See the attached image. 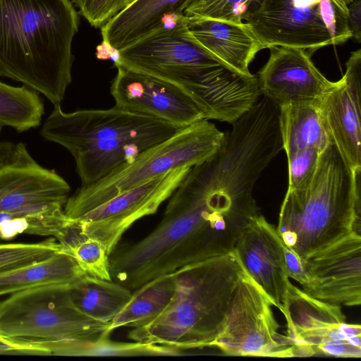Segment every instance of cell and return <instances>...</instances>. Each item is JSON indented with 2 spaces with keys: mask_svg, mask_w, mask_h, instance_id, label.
<instances>
[{
  "mask_svg": "<svg viewBox=\"0 0 361 361\" xmlns=\"http://www.w3.org/2000/svg\"><path fill=\"white\" fill-rule=\"evenodd\" d=\"M170 197L154 230L109 255L111 280L131 291L185 265L233 252L260 214L253 197L219 183L203 163L190 169Z\"/></svg>",
  "mask_w": 361,
  "mask_h": 361,
  "instance_id": "1",
  "label": "cell"
},
{
  "mask_svg": "<svg viewBox=\"0 0 361 361\" xmlns=\"http://www.w3.org/2000/svg\"><path fill=\"white\" fill-rule=\"evenodd\" d=\"M116 53L114 66L173 85L191 98L204 119L233 123L260 96L257 76L237 73L203 47L185 16Z\"/></svg>",
  "mask_w": 361,
  "mask_h": 361,
  "instance_id": "2",
  "label": "cell"
},
{
  "mask_svg": "<svg viewBox=\"0 0 361 361\" xmlns=\"http://www.w3.org/2000/svg\"><path fill=\"white\" fill-rule=\"evenodd\" d=\"M70 0H0V76L61 104L79 17Z\"/></svg>",
  "mask_w": 361,
  "mask_h": 361,
  "instance_id": "3",
  "label": "cell"
},
{
  "mask_svg": "<svg viewBox=\"0 0 361 361\" xmlns=\"http://www.w3.org/2000/svg\"><path fill=\"white\" fill-rule=\"evenodd\" d=\"M245 272L235 250L177 269L172 273L175 289L169 305L128 337L179 350L211 347Z\"/></svg>",
  "mask_w": 361,
  "mask_h": 361,
  "instance_id": "4",
  "label": "cell"
},
{
  "mask_svg": "<svg viewBox=\"0 0 361 361\" xmlns=\"http://www.w3.org/2000/svg\"><path fill=\"white\" fill-rule=\"evenodd\" d=\"M360 178L329 142L310 183L286 192L276 230L304 264L352 231L360 233Z\"/></svg>",
  "mask_w": 361,
  "mask_h": 361,
  "instance_id": "5",
  "label": "cell"
},
{
  "mask_svg": "<svg viewBox=\"0 0 361 361\" xmlns=\"http://www.w3.org/2000/svg\"><path fill=\"white\" fill-rule=\"evenodd\" d=\"M225 133L202 119L142 152L97 182L81 186L68 197L64 213L73 220L114 196L177 168L192 167L212 157L221 148Z\"/></svg>",
  "mask_w": 361,
  "mask_h": 361,
  "instance_id": "6",
  "label": "cell"
},
{
  "mask_svg": "<svg viewBox=\"0 0 361 361\" xmlns=\"http://www.w3.org/2000/svg\"><path fill=\"white\" fill-rule=\"evenodd\" d=\"M69 286L32 287L1 300L0 335L22 341L82 344L109 336L110 323L95 321L75 308Z\"/></svg>",
  "mask_w": 361,
  "mask_h": 361,
  "instance_id": "7",
  "label": "cell"
},
{
  "mask_svg": "<svg viewBox=\"0 0 361 361\" xmlns=\"http://www.w3.org/2000/svg\"><path fill=\"white\" fill-rule=\"evenodd\" d=\"M243 23L264 49L290 47L310 54L352 38L347 14L332 0H260Z\"/></svg>",
  "mask_w": 361,
  "mask_h": 361,
  "instance_id": "8",
  "label": "cell"
},
{
  "mask_svg": "<svg viewBox=\"0 0 361 361\" xmlns=\"http://www.w3.org/2000/svg\"><path fill=\"white\" fill-rule=\"evenodd\" d=\"M273 303L245 272L235 290L219 334L212 343L227 355L294 357L286 335L279 331Z\"/></svg>",
  "mask_w": 361,
  "mask_h": 361,
  "instance_id": "9",
  "label": "cell"
},
{
  "mask_svg": "<svg viewBox=\"0 0 361 361\" xmlns=\"http://www.w3.org/2000/svg\"><path fill=\"white\" fill-rule=\"evenodd\" d=\"M183 128L132 113L116 106L71 113L54 105L41 130L47 140L65 147L73 155L99 143L120 138L159 135L169 138Z\"/></svg>",
  "mask_w": 361,
  "mask_h": 361,
  "instance_id": "10",
  "label": "cell"
},
{
  "mask_svg": "<svg viewBox=\"0 0 361 361\" xmlns=\"http://www.w3.org/2000/svg\"><path fill=\"white\" fill-rule=\"evenodd\" d=\"M285 319L294 357H360L361 326L346 323L341 305L317 299L293 285Z\"/></svg>",
  "mask_w": 361,
  "mask_h": 361,
  "instance_id": "11",
  "label": "cell"
},
{
  "mask_svg": "<svg viewBox=\"0 0 361 361\" xmlns=\"http://www.w3.org/2000/svg\"><path fill=\"white\" fill-rule=\"evenodd\" d=\"M192 167L171 170L127 190L73 220L71 227L87 238L101 242L108 255L123 233L137 220L157 212Z\"/></svg>",
  "mask_w": 361,
  "mask_h": 361,
  "instance_id": "12",
  "label": "cell"
},
{
  "mask_svg": "<svg viewBox=\"0 0 361 361\" xmlns=\"http://www.w3.org/2000/svg\"><path fill=\"white\" fill-rule=\"evenodd\" d=\"M71 187L39 165L22 142H0V212L63 207Z\"/></svg>",
  "mask_w": 361,
  "mask_h": 361,
  "instance_id": "13",
  "label": "cell"
},
{
  "mask_svg": "<svg viewBox=\"0 0 361 361\" xmlns=\"http://www.w3.org/2000/svg\"><path fill=\"white\" fill-rule=\"evenodd\" d=\"M111 85L115 106L185 128L204 119L191 98L172 84L116 65Z\"/></svg>",
  "mask_w": 361,
  "mask_h": 361,
  "instance_id": "14",
  "label": "cell"
},
{
  "mask_svg": "<svg viewBox=\"0 0 361 361\" xmlns=\"http://www.w3.org/2000/svg\"><path fill=\"white\" fill-rule=\"evenodd\" d=\"M345 67L316 104L330 142L355 173L361 170V49L350 54Z\"/></svg>",
  "mask_w": 361,
  "mask_h": 361,
  "instance_id": "15",
  "label": "cell"
},
{
  "mask_svg": "<svg viewBox=\"0 0 361 361\" xmlns=\"http://www.w3.org/2000/svg\"><path fill=\"white\" fill-rule=\"evenodd\" d=\"M302 290L338 305L361 304V235L355 231L309 258Z\"/></svg>",
  "mask_w": 361,
  "mask_h": 361,
  "instance_id": "16",
  "label": "cell"
},
{
  "mask_svg": "<svg viewBox=\"0 0 361 361\" xmlns=\"http://www.w3.org/2000/svg\"><path fill=\"white\" fill-rule=\"evenodd\" d=\"M234 250L248 275L285 317L293 284L286 267L283 241L276 227L259 214L245 228Z\"/></svg>",
  "mask_w": 361,
  "mask_h": 361,
  "instance_id": "17",
  "label": "cell"
},
{
  "mask_svg": "<svg viewBox=\"0 0 361 361\" xmlns=\"http://www.w3.org/2000/svg\"><path fill=\"white\" fill-rule=\"evenodd\" d=\"M257 76L260 95L278 108L294 104L315 103L334 82L316 68L305 49L274 47Z\"/></svg>",
  "mask_w": 361,
  "mask_h": 361,
  "instance_id": "18",
  "label": "cell"
},
{
  "mask_svg": "<svg viewBox=\"0 0 361 361\" xmlns=\"http://www.w3.org/2000/svg\"><path fill=\"white\" fill-rule=\"evenodd\" d=\"M185 22L195 39L225 65L240 74H252L249 65L264 48L246 23L186 16Z\"/></svg>",
  "mask_w": 361,
  "mask_h": 361,
  "instance_id": "19",
  "label": "cell"
},
{
  "mask_svg": "<svg viewBox=\"0 0 361 361\" xmlns=\"http://www.w3.org/2000/svg\"><path fill=\"white\" fill-rule=\"evenodd\" d=\"M190 0H135L101 29L103 44L118 51L184 16Z\"/></svg>",
  "mask_w": 361,
  "mask_h": 361,
  "instance_id": "20",
  "label": "cell"
},
{
  "mask_svg": "<svg viewBox=\"0 0 361 361\" xmlns=\"http://www.w3.org/2000/svg\"><path fill=\"white\" fill-rule=\"evenodd\" d=\"M166 139L159 135L120 138L73 154L81 186L93 184L119 166L132 163L145 150Z\"/></svg>",
  "mask_w": 361,
  "mask_h": 361,
  "instance_id": "21",
  "label": "cell"
},
{
  "mask_svg": "<svg viewBox=\"0 0 361 361\" xmlns=\"http://www.w3.org/2000/svg\"><path fill=\"white\" fill-rule=\"evenodd\" d=\"M86 275L62 250L44 260L0 273V296L45 285L71 286Z\"/></svg>",
  "mask_w": 361,
  "mask_h": 361,
  "instance_id": "22",
  "label": "cell"
},
{
  "mask_svg": "<svg viewBox=\"0 0 361 361\" xmlns=\"http://www.w3.org/2000/svg\"><path fill=\"white\" fill-rule=\"evenodd\" d=\"M71 300L85 316L110 323L128 302L132 291L114 281L83 276L68 288Z\"/></svg>",
  "mask_w": 361,
  "mask_h": 361,
  "instance_id": "23",
  "label": "cell"
},
{
  "mask_svg": "<svg viewBox=\"0 0 361 361\" xmlns=\"http://www.w3.org/2000/svg\"><path fill=\"white\" fill-rule=\"evenodd\" d=\"M279 118L286 156L308 148L322 152L330 142L316 102L282 106Z\"/></svg>",
  "mask_w": 361,
  "mask_h": 361,
  "instance_id": "24",
  "label": "cell"
},
{
  "mask_svg": "<svg viewBox=\"0 0 361 361\" xmlns=\"http://www.w3.org/2000/svg\"><path fill=\"white\" fill-rule=\"evenodd\" d=\"M175 289L173 274L157 277L132 292V296L123 310L110 322L109 331L123 326H144L169 305Z\"/></svg>",
  "mask_w": 361,
  "mask_h": 361,
  "instance_id": "25",
  "label": "cell"
},
{
  "mask_svg": "<svg viewBox=\"0 0 361 361\" xmlns=\"http://www.w3.org/2000/svg\"><path fill=\"white\" fill-rule=\"evenodd\" d=\"M69 221L63 207H50L14 212H0V238L9 240L22 233L61 239Z\"/></svg>",
  "mask_w": 361,
  "mask_h": 361,
  "instance_id": "26",
  "label": "cell"
},
{
  "mask_svg": "<svg viewBox=\"0 0 361 361\" xmlns=\"http://www.w3.org/2000/svg\"><path fill=\"white\" fill-rule=\"evenodd\" d=\"M44 114L38 92L26 87H13L0 81V124L18 132L37 127Z\"/></svg>",
  "mask_w": 361,
  "mask_h": 361,
  "instance_id": "27",
  "label": "cell"
},
{
  "mask_svg": "<svg viewBox=\"0 0 361 361\" xmlns=\"http://www.w3.org/2000/svg\"><path fill=\"white\" fill-rule=\"evenodd\" d=\"M61 244L87 275L111 281L109 255L101 242L72 229Z\"/></svg>",
  "mask_w": 361,
  "mask_h": 361,
  "instance_id": "28",
  "label": "cell"
},
{
  "mask_svg": "<svg viewBox=\"0 0 361 361\" xmlns=\"http://www.w3.org/2000/svg\"><path fill=\"white\" fill-rule=\"evenodd\" d=\"M109 336L85 344L71 348L68 356H135V355H179L180 350L173 347L134 341L123 343L111 341Z\"/></svg>",
  "mask_w": 361,
  "mask_h": 361,
  "instance_id": "29",
  "label": "cell"
},
{
  "mask_svg": "<svg viewBox=\"0 0 361 361\" xmlns=\"http://www.w3.org/2000/svg\"><path fill=\"white\" fill-rule=\"evenodd\" d=\"M62 248L53 237L37 243H0V273L44 260Z\"/></svg>",
  "mask_w": 361,
  "mask_h": 361,
  "instance_id": "30",
  "label": "cell"
},
{
  "mask_svg": "<svg viewBox=\"0 0 361 361\" xmlns=\"http://www.w3.org/2000/svg\"><path fill=\"white\" fill-rule=\"evenodd\" d=\"M260 0H190L183 11L186 17H201L242 23Z\"/></svg>",
  "mask_w": 361,
  "mask_h": 361,
  "instance_id": "31",
  "label": "cell"
},
{
  "mask_svg": "<svg viewBox=\"0 0 361 361\" xmlns=\"http://www.w3.org/2000/svg\"><path fill=\"white\" fill-rule=\"evenodd\" d=\"M321 152L315 148H308L287 156L288 168L287 191L302 188L310 183L315 174Z\"/></svg>",
  "mask_w": 361,
  "mask_h": 361,
  "instance_id": "32",
  "label": "cell"
},
{
  "mask_svg": "<svg viewBox=\"0 0 361 361\" xmlns=\"http://www.w3.org/2000/svg\"><path fill=\"white\" fill-rule=\"evenodd\" d=\"M135 0H73L81 15L92 27L101 28Z\"/></svg>",
  "mask_w": 361,
  "mask_h": 361,
  "instance_id": "33",
  "label": "cell"
},
{
  "mask_svg": "<svg viewBox=\"0 0 361 361\" xmlns=\"http://www.w3.org/2000/svg\"><path fill=\"white\" fill-rule=\"evenodd\" d=\"M285 263L288 274L290 278L298 282L302 288L308 284L305 264L301 262L297 255L283 242Z\"/></svg>",
  "mask_w": 361,
  "mask_h": 361,
  "instance_id": "34",
  "label": "cell"
},
{
  "mask_svg": "<svg viewBox=\"0 0 361 361\" xmlns=\"http://www.w3.org/2000/svg\"><path fill=\"white\" fill-rule=\"evenodd\" d=\"M38 355L37 348L27 341H16L0 335V355Z\"/></svg>",
  "mask_w": 361,
  "mask_h": 361,
  "instance_id": "35",
  "label": "cell"
},
{
  "mask_svg": "<svg viewBox=\"0 0 361 361\" xmlns=\"http://www.w3.org/2000/svg\"><path fill=\"white\" fill-rule=\"evenodd\" d=\"M347 21L352 38L361 41V0H353L348 6Z\"/></svg>",
  "mask_w": 361,
  "mask_h": 361,
  "instance_id": "36",
  "label": "cell"
},
{
  "mask_svg": "<svg viewBox=\"0 0 361 361\" xmlns=\"http://www.w3.org/2000/svg\"><path fill=\"white\" fill-rule=\"evenodd\" d=\"M344 13H348V6L353 0H332Z\"/></svg>",
  "mask_w": 361,
  "mask_h": 361,
  "instance_id": "37",
  "label": "cell"
},
{
  "mask_svg": "<svg viewBox=\"0 0 361 361\" xmlns=\"http://www.w3.org/2000/svg\"><path fill=\"white\" fill-rule=\"evenodd\" d=\"M2 127H3V126L1 124H0V131L2 129Z\"/></svg>",
  "mask_w": 361,
  "mask_h": 361,
  "instance_id": "38",
  "label": "cell"
}]
</instances>
